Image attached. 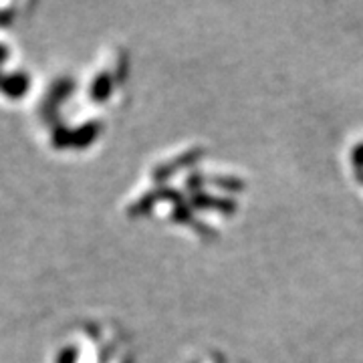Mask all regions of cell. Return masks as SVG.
I'll return each instance as SVG.
<instances>
[{"instance_id":"7a4b0ae2","label":"cell","mask_w":363,"mask_h":363,"mask_svg":"<svg viewBox=\"0 0 363 363\" xmlns=\"http://www.w3.org/2000/svg\"><path fill=\"white\" fill-rule=\"evenodd\" d=\"M190 363H247V362H242V359H234V357L226 355V353H220V351L208 350L204 351V353H198L196 357H192Z\"/></svg>"},{"instance_id":"6da1fadb","label":"cell","mask_w":363,"mask_h":363,"mask_svg":"<svg viewBox=\"0 0 363 363\" xmlns=\"http://www.w3.org/2000/svg\"><path fill=\"white\" fill-rule=\"evenodd\" d=\"M162 192L156 216L178 224L196 238L212 240L233 224L247 202L248 180L202 145L176 152L154 174Z\"/></svg>"}]
</instances>
